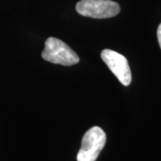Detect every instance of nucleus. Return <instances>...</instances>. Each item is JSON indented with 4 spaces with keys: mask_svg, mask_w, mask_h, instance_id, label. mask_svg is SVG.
Returning <instances> with one entry per match:
<instances>
[{
    "mask_svg": "<svg viewBox=\"0 0 161 161\" xmlns=\"http://www.w3.org/2000/svg\"><path fill=\"white\" fill-rule=\"evenodd\" d=\"M157 36H158V44L161 48V23L158 25V28L157 31Z\"/></svg>",
    "mask_w": 161,
    "mask_h": 161,
    "instance_id": "nucleus-5",
    "label": "nucleus"
},
{
    "mask_svg": "<svg viewBox=\"0 0 161 161\" xmlns=\"http://www.w3.org/2000/svg\"><path fill=\"white\" fill-rule=\"evenodd\" d=\"M75 9L82 16L95 19L114 17L120 13V6L112 0H80Z\"/></svg>",
    "mask_w": 161,
    "mask_h": 161,
    "instance_id": "nucleus-3",
    "label": "nucleus"
},
{
    "mask_svg": "<svg viewBox=\"0 0 161 161\" xmlns=\"http://www.w3.org/2000/svg\"><path fill=\"white\" fill-rule=\"evenodd\" d=\"M107 135L98 126L89 129L82 137L81 146L77 154V161H96L105 147Z\"/></svg>",
    "mask_w": 161,
    "mask_h": 161,
    "instance_id": "nucleus-2",
    "label": "nucleus"
},
{
    "mask_svg": "<svg viewBox=\"0 0 161 161\" xmlns=\"http://www.w3.org/2000/svg\"><path fill=\"white\" fill-rule=\"evenodd\" d=\"M100 57L103 62L115 75L124 86H129L132 82V73L126 58L111 49H104Z\"/></svg>",
    "mask_w": 161,
    "mask_h": 161,
    "instance_id": "nucleus-4",
    "label": "nucleus"
},
{
    "mask_svg": "<svg viewBox=\"0 0 161 161\" xmlns=\"http://www.w3.org/2000/svg\"><path fill=\"white\" fill-rule=\"evenodd\" d=\"M41 57L47 62L65 66L74 65L80 62L79 56L66 43L54 37L47 38Z\"/></svg>",
    "mask_w": 161,
    "mask_h": 161,
    "instance_id": "nucleus-1",
    "label": "nucleus"
}]
</instances>
